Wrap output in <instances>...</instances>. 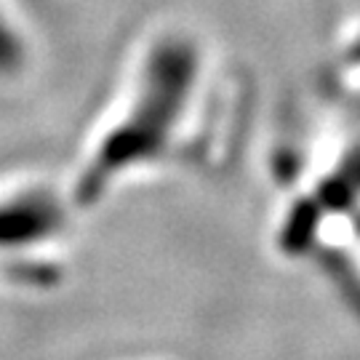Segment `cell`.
Returning <instances> with one entry per match:
<instances>
[{"instance_id":"obj_1","label":"cell","mask_w":360,"mask_h":360,"mask_svg":"<svg viewBox=\"0 0 360 360\" xmlns=\"http://www.w3.org/2000/svg\"><path fill=\"white\" fill-rule=\"evenodd\" d=\"M195 77V51L187 43H163L155 49L144 72L139 99L131 107L126 120L117 126L107 142L94 155L89 171L80 179V198L91 200L110 184V179L136 166L168 142Z\"/></svg>"},{"instance_id":"obj_2","label":"cell","mask_w":360,"mask_h":360,"mask_svg":"<svg viewBox=\"0 0 360 360\" xmlns=\"http://www.w3.org/2000/svg\"><path fill=\"white\" fill-rule=\"evenodd\" d=\"M59 208L40 193L19 195L0 203V248L32 245L59 227Z\"/></svg>"},{"instance_id":"obj_3","label":"cell","mask_w":360,"mask_h":360,"mask_svg":"<svg viewBox=\"0 0 360 360\" xmlns=\"http://www.w3.org/2000/svg\"><path fill=\"white\" fill-rule=\"evenodd\" d=\"M22 65H25V46H22V38L16 35V30L11 27V22L0 11V75L16 72Z\"/></svg>"}]
</instances>
